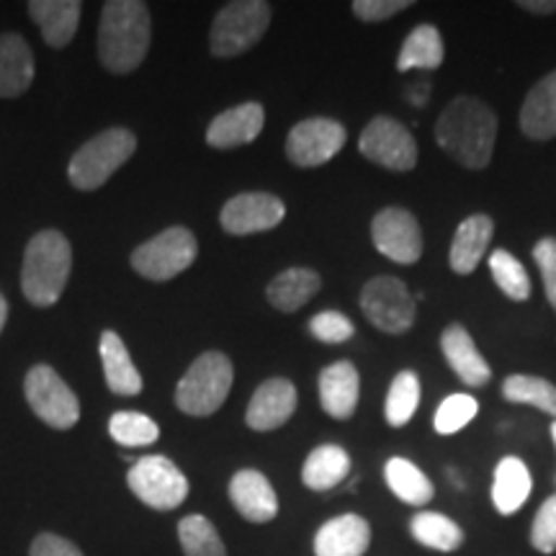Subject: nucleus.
Here are the masks:
<instances>
[{
    "instance_id": "473e14b6",
    "label": "nucleus",
    "mask_w": 556,
    "mask_h": 556,
    "mask_svg": "<svg viewBox=\"0 0 556 556\" xmlns=\"http://www.w3.org/2000/svg\"><path fill=\"white\" fill-rule=\"evenodd\" d=\"M503 397L516 405L539 407L541 413L556 417V387L541 377L513 374L503 381Z\"/></svg>"
},
{
    "instance_id": "e433bc0d",
    "label": "nucleus",
    "mask_w": 556,
    "mask_h": 556,
    "mask_svg": "<svg viewBox=\"0 0 556 556\" xmlns=\"http://www.w3.org/2000/svg\"><path fill=\"white\" fill-rule=\"evenodd\" d=\"M479 413V402L469 394H451L441 402L438 413L433 417L435 433L441 435H454L462 428H467Z\"/></svg>"
},
{
    "instance_id": "f8f14e48",
    "label": "nucleus",
    "mask_w": 556,
    "mask_h": 556,
    "mask_svg": "<svg viewBox=\"0 0 556 556\" xmlns=\"http://www.w3.org/2000/svg\"><path fill=\"white\" fill-rule=\"evenodd\" d=\"M371 240L384 258L400 266H415L422 255L420 225L402 206L381 208L371 222Z\"/></svg>"
},
{
    "instance_id": "423d86ee",
    "label": "nucleus",
    "mask_w": 556,
    "mask_h": 556,
    "mask_svg": "<svg viewBox=\"0 0 556 556\" xmlns=\"http://www.w3.org/2000/svg\"><path fill=\"white\" fill-rule=\"evenodd\" d=\"M270 24V5L263 0H235L217 13L208 34L214 58H238L263 39Z\"/></svg>"
},
{
    "instance_id": "a211bd4d",
    "label": "nucleus",
    "mask_w": 556,
    "mask_h": 556,
    "mask_svg": "<svg viewBox=\"0 0 556 556\" xmlns=\"http://www.w3.org/2000/svg\"><path fill=\"white\" fill-rule=\"evenodd\" d=\"M361 379L351 361H336L319 371V405L336 420L353 417L358 405Z\"/></svg>"
},
{
    "instance_id": "aec40b11",
    "label": "nucleus",
    "mask_w": 556,
    "mask_h": 556,
    "mask_svg": "<svg viewBox=\"0 0 556 556\" xmlns=\"http://www.w3.org/2000/svg\"><path fill=\"white\" fill-rule=\"evenodd\" d=\"M441 351L446 356L448 366L454 368L456 377L469 387H484L492 379V368L486 364L475 338L464 325H448L441 336Z\"/></svg>"
},
{
    "instance_id": "c03bdc74",
    "label": "nucleus",
    "mask_w": 556,
    "mask_h": 556,
    "mask_svg": "<svg viewBox=\"0 0 556 556\" xmlns=\"http://www.w3.org/2000/svg\"><path fill=\"white\" fill-rule=\"evenodd\" d=\"M5 319H9V302H5V296L0 294V332H3Z\"/></svg>"
},
{
    "instance_id": "9d476101",
    "label": "nucleus",
    "mask_w": 556,
    "mask_h": 556,
    "mask_svg": "<svg viewBox=\"0 0 556 556\" xmlns=\"http://www.w3.org/2000/svg\"><path fill=\"white\" fill-rule=\"evenodd\" d=\"M361 309L374 328L389 336H402L415 323V299L394 276L371 278L361 291Z\"/></svg>"
},
{
    "instance_id": "a18cd8bd",
    "label": "nucleus",
    "mask_w": 556,
    "mask_h": 556,
    "mask_svg": "<svg viewBox=\"0 0 556 556\" xmlns=\"http://www.w3.org/2000/svg\"><path fill=\"white\" fill-rule=\"evenodd\" d=\"M552 438H554V443H556V422H552Z\"/></svg>"
},
{
    "instance_id": "39448f33",
    "label": "nucleus",
    "mask_w": 556,
    "mask_h": 556,
    "mask_svg": "<svg viewBox=\"0 0 556 556\" xmlns=\"http://www.w3.org/2000/svg\"><path fill=\"white\" fill-rule=\"evenodd\" d=\"M137 137L129 129L114 127L88 139L67 165V178L75 189L96 191L135 155Z\"/></svg>"
},
{
    "instance_id": "ddd939ff",
    "label": "nucleus",
    "mask_w": 556,
    "mask_h": 556,
    "mask_svg": "<svg viewBox=\"0 0 556 556\" xmlns=\"http://www.w3.org/2000/svg\"><path fill=\"white\" fill-rule=\"evenodd\" d=\"M348 131L336 119H304L287 137V157L299 168H317L343 150Z\"/></svg>"
},
{
    "instance_id": "f257e3e1",
    "label": "nucleus",
    "mask_w": 556,
    "mask_h": 556,
    "mask_svg": "<svg viewBox=\"0 0 556 556\" xmlns=\"http://www.w3.org/2000/svg\"><path fill=\"white\" fill-rule=\"evenodd\" d=\"M435 139L464 168L482 170L490 165L497 139V116L484 101L458 96L443 109L435 124Z\"/></svg>"
},
{
    "instance_id": "2f4dec72",
    "label": "nucleus",
    "mask_w": 556,
    "mask_h": 556,
    "mask_svg": "<svg viewBox=\"0 0 556 556\" xmlns=\"http://www.w3.org/2000/svg\"><path fill=\"white\" fill-rule=\"evenodd\" d=\"M178 541L186 556H227V546L222 541L214 523L199 513L186 516L178 523Z\"/></svg>"
},
{
    "instance_id": "9b49d317",
    "label": "nucleus",
    "mask_w": 556,
    "mask_h": 556,
    "mask_svg": "<svg viewBox=\"0 0 556 556\" xmlns=\"http://www.w3.org/2000/svg\"><path fill=\"white\" fill-rule=\"evenodd\" d=\"M361 155L387 170L407 173L417 165V144L413 131L397 119L377 116L361 131L358 139Z\"/></svg>"
},
{
    "instance_id": "72a5a7b5",
    "label": "nucleus",
    "mask_w": 556,
    "mask_h": 556,
    "mask_svg": "<svg viewBox=\"0 0 556 556\" xmlns=\"http://www.w3.org/2000/svg\"><path fill=\"white\" fill-rule=\"evenodd\" d=\"M417 405H420V379L415 371H400L387 392V422L392 428H402L413 420Z\"/></svg>"
},
{
    "instance_id": "6ab92c4d",
    "label": "nucleus",
    "mask_w": 556,
    "mask_h": 556,
    "mask_svg": "<svg viewBox=\"0 0 556 556\" xmlns=\"http://www.w3.org/2000/svg\"><path fill=\"white\" fill-rule=\"evenodd\" d=\"M371 546V526L356 513H345L319 526L315 556H364Z\"/></svg>"
},
{
    "instance_id": "6e6552de",
    "label": "nucleus",
    "mask_w": 556,
    "mask_h": 556,
    "mask_svg": "<svg viewBox=\"0 0 556 556\" xmlns=\"http://www.w3.org/2000/svg\"><path fill=\"white\" fill-rule=\"evenodd\" d=\"M129 490L152 510H176L189 497V479L168 456H142L127 475Z\"/></svg>"
},
{
    "instance_id": "bb28decb",
    "label": "nucleus",
    "mask_w": 556,
    "mask_h": 556,
    "mask_svg": "<svg viewBox=\"0 0 556 556\" xmlns=\"http://www.w3.org/2000/svg\"><path fill=\"white\" fill-rule=\"evenodd\" d=\"M323 287V278L312 268H287L268 283L266 296L276 309L296 312Z\"/></svg>"
},
{
    "instance_id": "f704fd0d",
    "label": "nucleus",
    "mask_w": 556,
    "mask_h": 556,
    "mask_svg": "<svg viewBox=\"0 0 556 556\" xmlns=\"http://www.w3.org/2000/svg\"><path fill=\"white\" fill-rule=\"evenodd\" d=\"M109 435L114 438L119 446L144 448V446H152V443L157 441L160 428H157V422L152 420V417L124 409V413L111 415Z\"/></svg>"
},
{
    "instance_id": "4468645a",
    "label": "nucleus",
    "mask_w": 556,
    "mask_h": 556,
    "mask_svg": "<svg viewBox=\"0 0 556 556\" xmlns=\"http://www.w3.org/2000/svg\"><path fill=\"white\" fill-rule=\"evenodd\" d=\"M287 217V206L283 201L274 197V193H238L222 206L219 222L229 235H255V232H268V229L278 227Z\"/></svg>"
},
{
    "instance_id": "393cba45",
    "label": "nucleus",
    "mask_w": 556,
    "mask_h": 556,
    "mask_svg": "<svg viewBox=\"0 0 556 556\" xmlns=\"http://www.w3.org/2000/svg\"><path fill=\"white\" fill-rule=\"evenodd\" d=\"M34 80V54L18 34H0V99H16Z\"/></svg>"
},
{
    "instance_id": "5701e85b",
    "label": "nucleus",
    "mask_w": 556,
    "mask_h": 556,
    "mask_svg": "<svg viewBox=\"0 0 556 556\" xmlns=\"http://www.w3.org/2000/svg\"><path fill=\"white\" fill-rule=\"evenodd\" d=\"M99 353L111 392L122 394V397H137L144 389V381L142 374L137 371V366L131 364V356L127 345H124V340L116 336L114 330H103Z\"/></svg>"
},
{
    "instance_id": "4be33fe9",
    "label": "nucleus",
    "mask_w": 556,
    "mask_h": 556,
    "mask_svg": "<svg viewBox=\"0 0 556 556\" xmlns=\"http://www.w3.org/2000/svg\"><path fill=\"white\" fill-rule=\"evenodd\" d=\"M520 129L528 139L539 142L556 137V70L528 90L520 109Z\"/></svg>"
},
{
    "instance_id": "4c0bfd02",
    "label": "nucleus",
    "mask_w": 556,
    "mask_h": 556,
    "mask_svg": "<svg viewBox=\"0 0 556 556\" xmlns=\"http://www.w3.org/2000/svg\"><path fill=\"white\" fill-rule=\"evenodd\" d=\"M309 332L315 336L319 343H345V340L353 338V323L348 319L343 312H319L309 319Z\"/></svg>"
},
{
    "instance_id": "ea45409f",
    "label": "nucleus",
    "mask_w": 556,
    "mask_h": 556,
    "mask_svg": "<svg viewBox=\"0 0 556 556\" xmlns=\"http://www.w3.org/2000/svg\"><path fill=\"white\" fill-rule=\"evenodd\" d=\"M533 258H536L541 276H544L548 304H552V309L556 312V238L539 240L536 248H533Z\"/></svg>"
},
{
    "instance_id": "a19ab883",
    "label": "nucleus",
    "mask_w": 556,
    "mask_h": 556,
    "mask_svg": "<svg viewBox=\"0 0 556 556\" xmlns=\"http://www.w3.org/2000/svg\"><path fill=\"white\" fill-rule=\"evenodd\" d=\"M405 9H409V0H356V3H353V13H356L361 21H368V24L397 16V13Z\"/></svg>"
},
{
    "instance_id": "dca6fc26",
    "label": "nucleus",
    "mask_w": 556,
    "mask_h": 556,
    "mask_svg": "<svg viewBox=\"0 0 556 556\" xmlns=\"http://www.w3.org/2000/svg\"><path fill=\"white\" fill-rule=\"evenodd\" d=\"M229 500H232L235 510L250 523H270L278 516L274 484L258 469H240L229 479Z\"/></svg>"
},
{
    "instance_id": "37998d69",
    "label": "nucleus",
    "mask_w": 556,
    "mask_h": 556,
    "mask_svg": "<svg viewBox=\"0 0 556 556\" xmlns=\"http://www.w3.org/2000/svg\"><path fill=\"white\" fill-rule=\"evenodd\" d=\"M520 9L531 13H556V0H523Z\"/></svg>"
},
{
    "instance_id": "c756f323",
    "label": "nucleus",
    "mask_w": 556,
    "mask_h": 556,
    "mask_svg": "<svg viewBox=\"0 0 556 556\" xmlns=\"http://www.w3.org/2000/svg\"><path fill=\"white\" fill-rule=\"evenodd\" d=\"M384 477H387L389 490H392L394 495L407 505H417V507L428 505L435 495L430 479L422 475L413 462H407V458H400V456L389 458L384 467Z\"/></svg>"
},
{
    "instance_id": "c9c22d12",
    "label": "nucleus",
    "mask_w": 556,
    "mask_h": 556,
    "mask_svg": "<svg viewBox=\"0 0 556 556\" xmlns=\"http://www.w3.org/2000/svg\"><path fill=\"white\" fill-rule=\"evenodd\" d=\"M486 263H490V274L505 296H510L513 302H526L531 296V278L516 255H510L507 250H495Z\"/></svg>"
},
{
    "instance_id": "20e7f679",
    "label": "nucleus",
    "mask_w": 556,
    "mask_h": 556,
    "mask_svg": "<svg viewBox=\"0 0 556 556\" xmlns=\"http://www.w3.org/2000/svg\"><path fill=\"white\" fill-rule=\"evenodd\" d=\"M232 361L219 351H206L193 361L176 387V407L191 417L214 415L232 389Z\"/></svg>"
},
{
    "instance_id": "7ed1b4c3",
    "label": "nucleus",
    "mask_w": 556,
    "mask_h": 556,
    "mask_svg": "<svg viewBox=\"0 0 556 556\" xmlns=\"http://www.w3.org/2000/svg\"><path fill=\"white\" fill-rule=\"evenodd\" d=\"M73 248L58 229H41L26 245L21 289L34 307H52L67 287Z\"/></svg>"
},
{
    "instance_id": "b1692460",
    "label": "nucleus",
    "mask_w": 556,
    "mask_h": 556,
    "mask_svg": "<svg viewBox=\"0 0 556 556\" xmlns=\"http://www.w3.org/2000/svg\"><path fill=\"white\" fill-rule=\"evenodd\" d=\"M492 232H495V222L486 217V214H471V217L464 219L456 229L454 242H451V268L462 276L471 274L479 266V261L484 258Z\"/></svg>"
},
{
    "instance_id": "f3484780",
    "label": "nucleus",
    "mask_w": 556,
    "mask_h": 556,
    "mask_svg": "<svg viewBox=\"0 0 556 556\" xmlns=\"http://www.w3.org/2000/svg\"><path fill=\"white\" fill-rule=\"evenodd\" d=\"M263 124H266V111L261 103H240V106L214 116L206 129V142L217 150L240 148V144H250L258 139Z\"/></svg>"
},
{
    "instance_id": "1a4fd4ad",
    "label": "nucleus",
    "mask_w": 556,
    "mask_h": 556,
    "mask_svg": "<svg viewBox=\"0 0 556 556\" xmlns=\"http://www.w3.org/2000/svg\"><path fill=\"white\" fill-rule=\"evenodd\" d=\"M24 394L31 413L54 430H70L80 420V400L52 366L37 364L29 368L24 379Z\"/></svg>"
},
{
    "instance_id": "79ce46f5",
    "label": "nucleus",
    "mask_w": 556,
    "mask_h": 556,
    "mask_svg": "<svg viewBox=\"0 0 556 556\" xmlns=\"http://www.w3.org/2000/svg\"><path fill=\"white\" fill-rule=\"evenodd\" d=\"M29 556H86V554H83L80 548L65 536H58V533H39V536L31 541Z\"/></svg>"
},
{
    "instance_id": "cd10ccee",
    "label": "nucleus",
    "mask_w": 556,
    "mask_h": 556,
    "mask_svg": "<svg viewBox=\"0 0 556 556\" xmlns=\"http://www.w3.org/2000/svg\"><path fill=\"white\" fill-rule=\"evenodd\" d=\"M351 475V456L343 446L323 443L307 456L302 467V482L315 492H328Z\"/></svg>"
},
{
    "instance_id": "f03ea898",
    "label": "nucleus",
    "mask_w": 556,
    "mask_h": 556,
    "mask_svg": "<svg viewBox=\"0 0 556 556\" xmlns=\"http://www.w3.org/2000/svg\"><path fill=\"white\" fill-rule=\"evenodd\" d=\"M150 9L139 0H109L99 26V60L114 75H129L148 58Z\"/></svg>"
},
{
    "instance_id": "7c9ffc66",
    "label": "nucleus",
    "mask_w": 556,
    "mask_h": 556,
    "mask_svg": "<svg viewBox=\"0 0 556 556\" xmlns=\"http://www.w3.org/2000/svg\"><path fill=\"white\" fill-rule=\"evenodd\" d=\"M409 533L420 546L435 548V552H456L464 544V531L454 520L441 513L422 510L409 520Z\"/></svg>"
},
{
    "instance_id": "2eb2a0df",
    "label": "nucleus",
    "mask_w": 556,
    "mask_h": 556,
    "mask_svg": "<svg viewBox=\"0 0 556 556\" xmlns=\"http://www.w3.org/2000/svg\"><path fill=\"white\" fill-rule=\"evenodd\" d=\"M296 409V387L289 379H268L255 389L250 400L245 422L248 428L268 433V430L281 428Z\"/></svg>"
},
{
    "instance_id": "c85d7f7f",
    "label": "nucleus",
    "mask_w": 556,
    "mask_h": 556,
    "mask_svg": "<svg viewBox=\"0 0 556 556\" xmlns=\"http://www.w3.org/2000/svg\"><path fill=\"white\" fill-rule=\"evenodd\" d=\"M443 58H446V47H443L441 31L430 24H420L407 34L397 58V70L402 73H407V70H435L441 67Z\"/></svg>"
},
{
    "instance_id": "412c9836",
    "label": "nucleus",
    "mask_w": 556,
    "mask_h": 556,
    "mask_svg": "<svg viewBox=\"0 0 556 556\" xmlns=\"http://www.w3.org/2000/svg\"><path fill=\"white\" fill-rule=\"evenodd\" d=\"M80 11L83 5L78 0H31L29 3V16L54 50H62L73 41L80 24Z\"/></svg>"
},
{
    "instance_id": "58836bf2",
    "label": "nucleus",
    "mask_w": 556,
    "mask_h": 556,
    "mask_svg": "<svg viewBox=\"0 0 556 556\" xmlns=\"http://www.w3.org/2000/svg\"><path fill=\"white\" fill-rule=\"evenodd\" d=\"M531 544L541 554L556 552V495L548 497L546 503L539 507L531 528Z\"/></svg>"
},
{
    "instance_id": "0eeeda50",
    "label": "nucleus",
    "mask_w": 556,
    "mask_h": 556,
    "mask_svg": "<svg viewBox=\"0 0 556 556\" xmlns=\"http://www.w3.org/2000/svg\"><path fill=\"white\" fill-rule=\"evenodd\" d=\"M199 242L189 227H168L131 253V268L150 281H170L193 266Z\"/></svg>"
},
{
    "instance_id": "a878e982",
    "label": "nucleus",
    "mask_w": 556,
    "mask_h": 556,
    "mask_svg": "<svg viewBox=\"0 0 556 556\" xmlns=\"http://www.w3.org/2000/svg\"><path fill=\"white\" fill-rule=\"evenodd\" d=\"M531 495V471L520 458L505 456L495 469V482H492V503L497 513L513 516L526 505Z\"/></svg>"
}]
</instances>
